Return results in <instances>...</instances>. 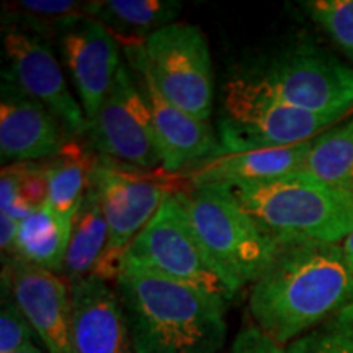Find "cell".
Segmentation results:
<instances>
[{
	"mask_svg": "<svg viewBox=\"0 0 353 353\" xmlns=\"http://www.w3.org/2000/svg\"><path fill=\"white\" fill-rule=\"evenodd\" d=\"M285 353H353V304L294 339Z\"/></svg>",
	"mask_w": 353,
	"mask_h": 353,
	"instance_id": "obj_24",
	"label": "cell"
},
{
	"mask_svg": "<svg viewBox=\"0 0 353 353\" xmlns=\"http://www.w3.org/2000/svg\"><path fill=\"white\" fill-rule=\"evenodd\" d=\"M65 128L39 101L25 94L7 76L0 100V157L6 165L43 162L56 156Z\"/></svg>",
	"mask_w": 353,
	"mask_h": 353,
	"instance_id": "obj_14",
	"label": "cell"
},
{
	"mask_svg": "<svg viewBox=\"0 0 353 353\" xmlns=\"http://www.w3.org/2000/svg\"><path fill=\"white\" fill-rule=\"evenodd\" d=\"M87 138L97 156L139 170L162 169L151 110L128 65L118 69L107 100L88 123Z\"/></svg>",
	"mask_w": 353,
	"mask_h": 353,
	"instance_id": "obj_10",
	"label": "cell"
},
{
	"mask_svg": "<svg viewBox=\"0 0 353 353\" xmlns=\"http://www.w3.org/2000/svg\"><path fill=\"white\" fill-rule=\"evenodd\" d=\"M120 296L134 353H221L228 301L149 272L125 268Z\"/></svg>",
	"mask_w": 353,
	"mask_h": 353,
	"instance_id": "obj_2",
	"label": "cell"
},
{
	"mask_svg": "<svg viewBox=\"0 0 353 353\" xmlns=\"http://www.w3.org/2000/svg\"><path fill=\"white\" fill-rule=\"evenodd\" d=\"M0 203H2V213L12 218L23 221L30 213L20 205L19 192H17V175L12 165H3L0 175Z\"/></svg>",
	"mask_w": 353,
	"mask_h": 353,
	"instance_id": "obj_29",
	"label": "cell"
},
{
	"mask_svg": "<svg viewBox=\"0 0 353 353\" xmlns=\"http://www.w3.org/2000/svg\"><path fill=\"white\" fill-rule=\"evenodd\" d=\"M108 247V223L95 188L88 187L72 219L64 273L69 281L95 276Z\"/></svg>",
	"mask_w": 353,
	"mask_h": 353,
	"instance_id": "obj_20",
	"label": "cell"
},
{
	"mask_svg": "<svg viewBox=\"0 0 353 353\" xmlns=\"http://www.w3.org/2000/svg\"><path fill=\"white\" fill-rule=\"evenodd\" d=\"M90 185L100 198L108 223V247L95 276L117 281L125 268V254L134 237L154 218L170 195L188 188L180 174L164 169L139 170L97 156Z\"/></svg>",
	"mask_w": 353,
	"mask_h": 353,
	"instance_id": "obj_6",
	"label": "cell"
},
{
	"mask_svg": "<svg viewBox=\"0 0 353 353\" xmlns=\"http://www.w3.org/2000/svg\"><path fill=\"white\" fill-rule=\"evenodd\" d=\"M304 170L330 187L353 193V117L312 139Z\"/></svg>",
	"mask_w": 353,
	"mask_h": 353,
	"instance_id": "obj_22",
	"label": "cell"
},
{
	"mask_svg": "<svg viewBox=\"0 0 353 353\" xmlns=\"http://www.w3.org/2000/svg\"><path fill=\"white\" fill-rule=\"evenodd\" d=\"M34 330L13 296L10 280L2 272V298H0V353H13L32 345Z\"/></svg>",
	"mask_w": 353,
	"mask_h": 353,
	"instance_id": "obj_26",
	"label": "cell"
},
{
	"mask_svg": "<svg viewBox=\"0 0 353 353\" xmlns=\"http://www.w3.org/2000/svg\"><path fill=\"white\" fill-rule=\"evenodd\" d=\"M342 120L343 117L311 113L285 103L247 74L224 85L218 139L224 152L285 148L314 139Z\"/></svg>",
	"mask_w": 353,
	"mask_h": 353,
	"instance_id": "obj_5",
	"label": "cell"
},
{
	"mask_svg": "<svg viewBox=\"0 0 353 353\" xmlns=\"http://www.w3.org/2000/svg\"><path fill=\"white\" fill-rule=\"evenodd\" d=\"M3 273L10 280L13 296L48 353H74L70 286L56 273L7 259Z\"/></svg>",
	"mask_w": 353,
	"mask_h": 353,
	"instance_id": "obj_12",
	"label": "cell"
},
{
	"mask_svg": "<svg viewBox=\"0 0 353 353\" xmlns=\"http://www.w3.org/2000/svg\"><path fill=\"white\" fill-rule=\"evenodd\" d=\"M275 252L250 288L255 325L281 347L353 304V273L343 247L293 234H273Z\"/></svg>",
	"mask_w": 353,
	"mask_h": 353,
	"instance_id": "obj_1",
	"label": "cell"
},
{
	"mask_svg": "<svg viewBox=\"0 0 353 353\" xmlns=\"http://www.w3.org/2000/svg\"><path fill=\"white\" fill-rule=\"evenodd\" d=\"M20 223L21 221L12 218V216L0 213V247H2V254H7V259L15 257Z\"/></svg>",
	"mask_w": 353,
	"mask_h": 353,
	"instance_id": "obj_30",
	"label": "cell"
},
{
	"mask_svg": "<svg viewBox=\"0 0 353 353\" xmlns=\"http://www.w3.org/2000/svg\"><path fill=\"white\" fill-rule=\"evenodd\" d=\"M17 175V192L23 210L33 214L46 206L50 195V183L43 162H21L10 164Z\"/></svg>",
	"mask_w": 353,
	"mask_h": 353,
	"instance_id": "obj_27",
	"label": "cell"
},
{
	"mask_svg": "<svg viewBox=\"0 0 353 353\" xmlns=\"http://www.w3.org/2000/svg\"><path fill=\"white\" fill-rule=\"evenodd\" d=\"M229 190L272 234L339 244L353 229V193L330 187L304 169L272 180L231 185Z\"/></svg>",
	"mask_w": 353,
	"mask_h": 353,
	"instance_id": "obj_4",
	"label": "cell"
},
{
	"mask_svg": "<svg viewBox=\"0 0 353 353\" xmlns=\"http://www.w3.org/2000/svg\"><path fill=\"white\" fill-rule=\"evenodd\" d=\"M95 161L97 154L87 149L81 138H68L56 156L43 161L50 183L46 206L61 219L72 223L90 187Z\"/></svg>",
	"mask_w": 353,
	"mask_h": 353,
	"instance_id": "obj_19",
	"label": "cell"
},
{
	"mask_svg": "<svg viewBox=\"0 0 353 353\" xmlns=\"http://www.w3.org/2000/svg\"><path fill=\"white\" fill-rule=\"evenodd\" d=\"M3 10L15 23L25 26L23 32L43 39H59L70 26L88 17L87 3L72 0H20L8 3Z\"/></svg>",
	"mask_w": 353,
	"mask_h": 353,
	"instance_id": "obj_23",
	"label": "cell"
},
{
	"mask_svg": "<svg viewBox=\"0 0 353 353\" xmlns=\"http://www.w3.org/2000/svg\"><path fill=\"white\" fill-rule=\"evenodd\" d=\"M69 286L74 353H134L117 290L99 276L81 278Z\"/></svg>",
	"mask_w": 353,
	"mask_h": 353,
	"instance_id": "obj_16",
	"label": "cell"
},
{
	"mask_svg": "<svg viewBox=\"0 0 353 353\" xmlns=\"http://www.w3.org/2000/svg\"><path fill=\"white\" fill-rule=\"evenodd\" d=\"M125 268L149 272L176 283L232 301L234 296L211 267L187 211L170 195L125 254ZM123 268V270H125Z\"/></svg>",
	"mask_w": 353,
	"mask_h": 353,
	"instance_id": "obj_8",
	"label": "cell"
},
{
	"mask_svg": "<svg viewBox=\"0 0 353 353\" xmlns=\"http://www.w3.org/2000/svg\"><path fill=\"white\" fill-rule=\"evenodd\" d=\"M182 3L174 0H105L87 2V15L100 21L123 48L143 46L145 39L176 21Z\"/></svg>",
	"mask_w": 353,
	"mask_h": 353,
	"instance_id": "obj_18",
	"label": "cell"
},
{
	"mask_svg": "<svg viewBox=\"0 0 353 353\" xmlns=\"http://www.w3.org/2000/svg\"><path fill=\"white\" fill-rule=\"evenodd\" d=\"M285 103L345 118L353 110V70L316 44H296L249 74Z\"/></svg>",
	"mask_w": 353,
	"mask_h": 353,
	"instance_id": "obj_9",
	"label": "cell"
},
{
	"mask_svg": "<svg viewBox=\"0 0 353 353\" xmlns=\"http://www.w3.org/2000/svg\"><path fill=\"white\" fill-rule=\"evenodd\" d=\"M132 76L151 110L162 169L167 174H183L224 152L210 123L196 120L165 100L143 70L132 69Z\"/></svg>",
	"mask_w": 353,
	"mask_h": 353,
	"instance_id": "obj_15",
	"label": "cell"
},
{
	"mask_svg": "<svg viewBox=\"0 0 353 353\" xmlns=\"http://www.w3.org/2000/svg\"><path fill=\"white\" fill-rule=\"evenodd\" d=\"M13 353H43V350H41V348L37 347V343H32V345H26V347L21 348V350H17Z\"/></svg>",
	"mask_w": 353,
	"mask_h": 353,
	"instance_id": "obj_32",
	"label": "cell"
},
{
	"mask_svg": "<svg viewBox=\"0 0 353 353\" xmlns=\"http://www.w3.org/2000/svg\"><path fill=\"white\" fill-rule=\"evenodd\" d=\"M187 211L211 267L234 298L262 276L276 241L242 208L226 185L188 187L175 195Z\"/></svg>",
	"mask_w": 353,
	"mask_h": 353,
	"instance_id": "obj_3",
	"label": "cell"
},
{
	"mask_svg": "<svg viewBox=\"0 0 353 353\" xmlns=\"http://www.w3.org/2000/svg\"><path fill=\"white\" fill-rule=\"evenodd\" d=\"M3 51L8 61L7 76L26 95L50 110L63 123L69 138L87 134L85 113L70 94L59 61L46 39L10 28L3 34Z\"/></svg>",
	"mask_w": 353,
	"mask_h": 353,
	"instance_id": "obj_11",
	"label": "cell"
},
{
	"mask_svg": "<svg viewBox=\"0 0 353 353\" xmlns=\"http://www.w3.org/2000/svg\"><path fill=\"white\" fill-rule=\"evenodd\" d=\"M303 6L343 54L353 61V0H311Z\"/></svg>",
	"mask_w": 353,
	"mask_h": 353,
	"instance_id": "obj_25",
	"label": "cell"
},
{
	"mask_svg": "<svg viewBox=\"0 0 353 353\" xmlns=\"http://www.w3.org/2000/svg\"><path fill=\"white\" fill-rule=\"evenodd\" d=\"M131 69L143 70L159 94L196 120L213 113V69L208 41L196 25L175 21L143 46L125 48Z\"/></svg>",
	"mask_w": 353,
	"mask_h": 353,
	"instance_id": "obj_7",
	"label": "cell"
},
{
	"mask_svg": "<svg viewBox=\"0 0 353 353\" xmlns=\"http://www.w3.org/2000/svg\"><path fill=\"white\" fill-rule=\"evenodd\" d=\"M229 353H285V348L257 325L249 324L237 332Z\"/></svg>",
	"mask_w": 353,
	"mask_h": 353,
	"instance_id": "obj_28",
	"label": "cell"
},
{
	"mask_svg": "<svg viewBox=\"0 0 353 353\" xmlns=\"http://www.w3.org/2000/svg\"><path fill=\"white\" fill-rule=\"evenodd\" d=\"M312 139L275 149H260L247 152H221L183 172L188 187L203 185H237L262 182L276 176L303 170Z\"/></svg>",
	"mask_w": 353,
	"mask_h": 353,
	"instance_id": "obj_17",
	"label": "cell"
},
{
	"mask_svg": "<svg viewBox=\"0 0 353 353\" xmlns=\"http://www.w3.org/2000/svg\"><path fill=\"white\" fill-rule=\"evenodd\" d=\"M69 76L90 123L112 90L120 69V43L100 21L79 20L59 38Z\"/></svg>",
	"mask_w": 353,
	"mask_h": 353,
	"instance_id": "obj_13",
	"label": "cell"
},
{
	"mask_svg": "<svg viewBox=\"0 0 353 353\" xmlns=\"http://www.w3.org/2000/svg\"><path fill=\"white\" fill-rule=\"evenodd\" d=\"M70 231L72 223L61 219L44 206L20 223L15 257L57 275L64 272Z\"/></svg>",
	"mask_w": 353,
	"mask_h": 353,
	"instance_id": "obj_21",
	"label": "cell"
},
{
	"mask_svg": "<svg viewBox=\"0 0 353 353\" xmlns=\"http://www.w3.org/2000/svg\"><path fill=\"white\" fill-rule=\"evenodd\" d=\"M342 247H343V254H345L348 267H350V270L353 273V229H352V232L345 237Z\"/></svg>",
	"mask_w": 353,
	"mask_h": 353,
	"instance_id": "obj_31",
	"label": "cell"
}]
</instances>
